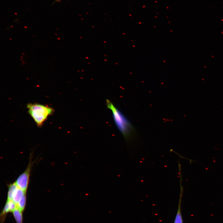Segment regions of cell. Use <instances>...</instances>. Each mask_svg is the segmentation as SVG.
Listing matches in <instances>:
<instances>
[{
  "label": "cell",
  "mask_w": 223,
  "mask_h": 223,
  "mask_svg": "<svg viewBox=\"0 0 223 223\" xmlns=\"http://www.w3.org/2000/svg\"><path fill=\"white\" fill-rule=\"evenodd\" d=\"M16 203L12 200H7L0 215L1 221H4L7 214L9 212H13L16 208Z\"/></svg>",
  "instance_id": "cell-4"
},
{
  "label": "cell",
  "mask_w": 223,
  "mask_h": 223,
  "mask_svg": "<svg viewBox=\"0 0 223 223\" xmlns=\"http://www.w3.org/2000/svg\"><path fill=\"white\" fill-rule=\"evenodd\" d=\"M26 194L21 198L19 202L16 203L17 208L23 212L26 203Z\"/></svg>",
  "instance_id": "cell-9"
},
{
  "label": "cell",
  "mask_w": 223,
  "mask_h": 223,
  "mask_svg": "<svg viewBox=\"0 0 223 223\" xmlns=\"http://www.w3.org/2000/svg\"><path fill=\"white\" fill-rule=\"evenodd\" d=\"M180 184L181 190L179 201L177 211L173 223H183L181 210V204L183 192V188L181 186V183H180Z\"/></svg>",
  "instance_id": "cell-5"
},
{
  "label": "cell",
  "mask_w": 223,
  "mask_h": 223,
  "mask_svg": "<svg viewBox=\"0 0 223 223\" xmlns=\"http://www.w3.org/2000/svg\"><path fill=\"white\" fill-rule=\"evenodd\" d=\"M18 187L15 182L10 185L7 192V200H12L13 194Z\"/></svg>",
  "instance_id": "cell-7"
},
{
  "label": "cell",
  "mask_w": 223,
  "mask_h": 223,
  "mask_svg": "<svg viewBox=\"0 0 223 223\" xmlns=\"http://www.w3.org/2000/svg\"><path fill=\"white\" fill-rule=\"evenodd\" d=\"M25 194L26 191L18 187L13 194L12 200L16 203H17Z\"/></svg>",
  "instance_id": "cell-6"
},
{
  "label": "cell",
  "mask_w": 223,
  "mask_h": 223,
  "mask_svg": "<svg viewBox=\"0 0 223 223\" xmlns=\"http://www.w3.org/2000/svg\"><path fill=\"white\" fill-rule=\"evenodd\" d=\"M26 107L28 113L38 127H42L48 117L55 111L51 107L37 103H28Z\"/></svg>",
  "instance_id": "cell-1"
},
{
  "label": "cell",
  "mask_w": 223,
  "mask_h": 223,
  "mask_svg": "<svg viewBox=\"0 0 223 223\" xmlns=\"http://www.w3.org/2000/svg\"><path fill=\"white\" fill-rule=\"evenodd\" d=\"M30 158L29 163L25 171L18 177L15 183L17 186L25 191H26L28 186L30 172L32 166Z\"/></svg>",
  "instance_id": "cell-3"
},
{
  "label": "cell",
  "mask_w": 223,
  "mask_h": 223,
  "mask_svg": "<svg viewBox=\"0 0 223 223\" xmlns=\"http://www.w3.org/2000/svg\"><path fill=\"white\" fill-rule=\"evenodd\" d=\"M107 107L112 112L113 117L116 126L128 141L131 137V124L125 117L108 99L106 101Z\"/></svg>",
  "instance_id": "cell-2"
},
{
  "label": "cell",
  "mask_w": 223,
  "mask_h": 223,
  "mask_svg": "<svg viewBox=\"0 0 223 223\" xmlns=\"http://www.w3.org/2000/svg\"><path fill=\"white\" fill-rule=\"evenodd\" d=\"M22 212L18 208L15 209L13 212L16 223H23Z\"/></svg>",
  "instance_id": "cell-8"
}]
</instances>
